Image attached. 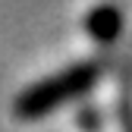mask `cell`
<instances>
[{
    "label": "cell",
    "instance_id": "6da1fadb",
    "mask_svg": "<svg viewBox=\"0 0 132 132\" xmlns=\"http://www.w3.org/2000/svg\"><path fill=\"white\" fill-rule=\"evenodd\" d=\"M101 79V63L88 60V63H76L69 69H63L57 76L41 79L38 85H28L13 104V113L19 120H38L44 113H51L63 104L76 101L79 94H85L94 82Z\"/></svg>",
    "mask_w": 132,
    "mask_h": 132
},
{
    "label": "cell",
    "instance_id": "7a4b0ae2",
    "mask_svg": "<svg viewBox=\"0 0 132 132\" xmlns=\"http://www.w3.org/2000/svg\"><path fill=\"white\" fill-rule=\"evenodd\" d=\"M120 28H123V16L117 6H97L85 16V31L101 44H110L120 35Z\"/></svg>",
    "mask_w": 132,
    "mask_h": 132
}]
</instances>
